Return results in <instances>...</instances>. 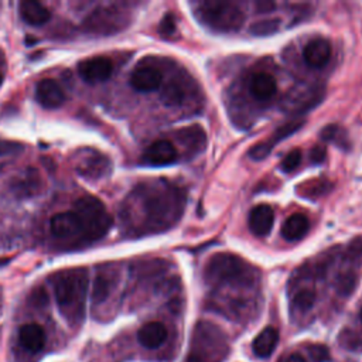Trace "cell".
I'll list each match as a JSON object with an SVG mask.
<instances>
[{"label":"cell","instance_id":"cell-5","mask_svg":"<svg viewBox=\"0 0 362 362\" xmlns=\"http://www.w3.org/2000/svg\"><path fill=\"white\" fill-rule=\"evenodd\" d=\"M197 16L215 31H235L245 20L242 10L231 2L200 3L197 9Z\"/></svg>","mask_w":362,"mask_h":362},{"label":"cell","instance_id":"cell-14","mask_svg":"<svg viewBox=\"0 0 362 362\" xmlns=\"http://www.w3.org/2000/svg\"><path fill=\"white\" fill-rule=\"evenodd\" d=\"M20 344L30 352H40L46 345V333L43 327L35 323L24 324L19 332Z\"/></svg>","mask_w":362,"mask_h":362},{"label":"cell","instance_id":"cell-13","mask_svg":"<svg viewBox=\"0 0 362 362\" xmlns=\"http://www.w3.org/2000/svg\"><path fill=\"white\" fill-rule=\"evenodd\" d=\"M51 233L57 238H69L78 233L80 229V221L74 211L71 212H60L51 218L50 222Z\"/></svg>","mask_w":362,"mask_h":362},{"label":"cell","instance_id":"cell-24","mask_svg":"<svg viewBox=\"0 0 362 362\" xmlns=\"http://www.w3.org/2000/svg\"><path fill=\"white\" fill-rule=\"evenodd\" d=\"M108 293H109V283L108 280H105L102 276H98L95 286H93V293H92V298L95 303H101L108 298Z\"/></svg>","mask_w":362,"mask_h":362},{"label":"cell","instance_id":"cell-22","mask_svg":"<svg viewBox=\"0 0 362 362\" xmlns=\"http://www.w3.org/2000/svg\"><path fill=\"white\" fill-rule=\"evenodd\" d=\"M161 100L166 105H172V107L179 105L183 101V91L179 85L169 84L161 93Z\"/></svg>","mask_w":362,"mask_h":362},{"label":"cell","instance_id":"cell-30","mask_svg":"<svg viewBox=\"0 0 362 362\" xmlns=\"http://www.w3.org/2000/svg\"><path fill=\"white\" fill-rule=\"evenodd\" d=\"M185 362H204V361L201 359V356H200L199 354H194V352H191V354H188V356H187Z\"/></svg>","mask_w":362,"mask_h":362},{"label":"cell","instance_id":"cell-17","mask_svg":"<svg viewBox=\"0 0 362 362\" xmlns=\"http://www.w3.org/2000/svg\"><path fill=\"white\" fill-rule=\"evenodd\" d=\"M310 229V221L302 214H294L289 217L282 226V237L286 241H299Z\"/></svg>","mask_w":362,"mask_h":362},{"label":"cell","instance_id":"cell-6","mask_svg":"<svg viewBox=\"0 0 362 362\" xmlns=\"http://www.w3.org/2000/svg\"><path fill=\"white\" fill-rule=\"evenodd\" d=\"M112 61L105 57L87 58L78 64V74L84 81L91 84L107 81L112 75Z\"/></svg>","mask_w":362,"mask_h":362},{"label":"cell","instance_id":"cell-32","mask_svg":"<svg viewBox=\"0 0 362 362\" xmlns=\"http://www.w3.org/2000/svg\"><path fill=\"white\" fill-rule=\"evenodd\" d=\"M361 321H362V310H361Z\"/></svg>","mask_w":362,"mask_h":362},{"label":"cell","instance_id":"cell-21","mask_svg":"<svg viewBox=\"0 0 362 362\" xmlns=\"http://www.w3.org/2000/svg\"><path fill=\"white\" fill-rule=\"evenodd\" d=\"M302 126H303V122H290V123L283 125L282 127H279V129L275 132L272 141H271V142H266L268 146L273 149L276 143H279V142H282L283 139H286V138H289L290 135H293L294 132H298Z\"/></svg>","mask_w":362,"mask_h":362},{"label":"cell","instance_id":"cell-20","mask_svg":"<svg viewBox=\"0 0 362 362\" xmlns=\"http://www.w3.org/2000/svg\"><path fill=\"white\" fill-rule=\"evenodd\" d=\"M280 20L279 19H266V20H260L251 27V33L253 36H271L275 35V33L279 30Z\"/></svg>","mask_w":362,"mask_h":362},{"label":"cell","instance_id":"cell-2","mask_svg":"<svg viewBox=\"0 0 362 362\" xmlns=\"http://www.w3.org/2000/svg\"><path fill=\"white\" fill-rule=\"evenodd\" d=\"M145 207H146V222L153 229H166L174 225L184 210V194L176 187L163 184L146 191Z\"/></svg>","mask_w":362,"mask_h":362},{"label":"cell","instance_id":"cell-26","mask_svg":"<svg viewBox=\"0 0 362 362\" xmlns=\"http://www.w3.org/2000/svg\"><path fill=\"white\" fill-rule=\"evenodd\" d=\"M309 352H310V356L314 362H328L332 359L330 350H328L325 345H320V344L311 345L309 348Z\"/></svg>","mask_w":362,"mask_h":362},{"label":"cell","instance_id":"cell-12","mask_svg":"<svg viewBox=\"0 0 362 362\" xmlns=\"http://www.w3.org/2000/svg\"><path fill=\"white\" fill-rule=\"evenodd\" d=\"M249 92L257 101H269L278 92L276 80L266 73H257L249 81Z\"/></svg>","mask_w":362,"mask_h":362},{"label":"cell","instance_id":"cell-16","mask_svg":"<svg viewBox=\"0 0 362 362\" xmlns=\"http://www.w3.org/2000/svg\"><path fill=\"white\" fill-rule=\"evenodd\" d=\"M19 12L20 17L31 26H42L47 23L51 17L50 10L43 6L39 2H33V0H26V2H21L19 5Z\"/></svg>","mask_w":362,"mask_h":362},{"label":"cell","instance_id":"cell-4","mask_svg":"<svg viewBox=\"0 0 362 362\" xmlns=\"http://www.w3.org/2000/svg\"><path fill=\"white\" fill-rule=\"evenodd\" d=\"M74 212L78 217L82 235L91 241L104 238L112 226V218L104 203L95 197H82L77 201Z\"/></svg>","mask_w":362,"mask_h":362},{"label":"cell","instance_id":"cell-28","mask_svg":"<svg viewBox=\"0 0 362 362\" xmlns=\"http://www.w3.org/2000/svg\"><path fill=\"white\" fill-rule=\"evenodd\" d=\"M280 362H307V361L300 354H291V355H287V356L282 358Z\"/></svg>","mask_w":362,"mask_h":362},{"label":"cell","instance_id":"cell-1","mask_svg":"<svg viewBox=\"0 0 362 362\" xmlns=\"http://www.w3.org/2000/svg\"><path fill=\"white\" fill-rule=\"evenodd\" d=\"M54 291L58 307L70 324L84 318L88 293V275L85 269L64 271L55 276Z\"/></svg>","mask_w":362,"mask_h":362},{"label":"cell","instance_id":"cell-3","mask_svg":"<svg viewBox=\"0 0 362 362\" xmlns=\"http://www.w3.org/2000/svg\"><path fill=\"white\" fill-rule=\"evenodd\" d=\"M256 271L242 257L234 253H217L206 265L204 276L212 284H251Z\"/></svg>","mask_w":362,"mask_h":362},{"label":"cell","instance_id":"cell-9","mask_svg":"<svg viewBox=\"0 0 362 362\" xmlns=\"http://www.w3.org/2000/svg\"><path fill=\"white\" fill-rule=\"evenodd\" d=\"M248 222H249L251 231L256 237H266V235L271 234L272 228H273L275 212H273L272 207H269L266 204L256 206L249 212Z\"/></svg>","mask_w":362,"mask_h":362},{"label":"cell","instance_id":"cell-23","mask_svg":"<svg viewBox=\"0 0 362 362\" xmlns=\"http://www.w3.org/2000/svg\"><path fill=\"white\" fill-rule=\"evenodd\" d=\"M321 139L325 141V142H333V143H337V145L341 146L340 139H343L345 142L347 141V135L344 134V130L340 126L330 125V126H327L321 132Z\"/></svg>","mask_w":362,"mask_h":362},{"label":"cell","instance_id":"cell-7","mask_svg":"<svg viewBox=\"0 0 362 362\" xmlns=\"http://www.w3.org/2000/svg\"><path fill=\"white\" fill-rule=\"evenodd\" d=\"M177 149L172 142L157 141L147 147L143 154V161L149 166H169L177 161Z\"/></svg>","mask_w":362,"mask_h":362},{"label":"cell","instance_id":"cell-15","mask_svg":"<svg viewBox=\"0 0 362 362\" xmlns=\"http://www.w3.org/2000/svg\"><path fill=\"white\" fill-rule=\"evenodd\" d=\"M138 340L145 348H159L168 340V328L159 321H150L141 328L138 333Z\"/></svg>","mask_w":362,"mask_h":362},{"label":"cell","instance_id":"cell-29","mask_svg":"<svg viewBox=\"0 0 362 362\" xmlns=\"http://www.w3.org/2000/svg\"><path fill=\"white\" fill-rule=\"evenodd\" d=\"M256 8H257V12H259V13H266V12H269L271 9H273L275 5H273V3H263V2H259V3H256Z\"/></svg>","mask_w":362,"mask_h":362},{"label":"cell","instance_id":"cell-8","mask_svg":"<svg viewBox=\"0 0 362 362\" xmlns=\"http://www.w3.org/2000/svg\"><path fill=\"white\" fill-rule=\"evenodd\" d=\"M163 74L156 67L143 65L130 75V85L141 92H152L161 87Z\"/></svg>","mask_w":362,"mask_h":362},{"label":"cell","instance_id":"cell-27","mask_svg":"<svg viewBox=\"0 0 362 362\" xmlns=\"http://www.w3.org/2000/svg\"><path fill=\"white\" fill-rule=\"evenodd\" d=\"M310 159H311V163L313 164H320L324 161L325 159V147L323 146H316L310 154Z\"/></svg>","mask_w":362,"mask_h":362},{"label":"cell","instance_id":"cell-11","mask_svg":"<svg viewBox=\"0 0 362 362\" xmlns=\"http://www.w3.org/2000/svg\"><path fill=\"white\" fill-rule=\"evenodd\" d=\"M303 58L309 67L323 69L332 58V46L324 39H314L306 46Z\"/></svg>","mask_w":362,"mask_h":362},{"label":"cell","instance_id":"cell-18","mask_svg":"<svg viewBox=\"0 0 362 362\" xmlns=\"http://www.w3.org/2000/svg\"><path fill=\"white\" fill-rule=\"evenodd\" d=\"M278 343H279L278 330L273 327H268L265 330H262L259 336L255 338L253 352L260 358H266L275 351Z\"/></svg>","mask_w":362,"mask_h":362},{"label":"cell","instance_id":"cell-31","mask_svg":"<svg viewBox=\"0 0 362 362\" xmlns=\"http://www.w3.org/2000/svg\"><path fill=\"white\" fill-rule=\"evenodd\" d=\"M2 84H3V77H2V74H0V85Z\"/></svg>","mask_w":362,"mask_h":362},{"label":"cell","instance_id":"cell-10","mask_svg":"<svg viewBox=\"0 0 362 362\" xmlns=\"http://www.w3.org/2000/svg\"><path fill=\"white\" fill-rule=\"evenodd\" d=\"M36 98L44 108L55 109L64 104L65 93L54 80L46 78L36 85Z\"/></svg>","mask_w":362,"mask_h":362},{"label":"cell","instance_id":"cell-25","mask_svg":"<svg viewBox=\"0 0 362 362\" xmlns=\"http://www.w3.org/2000/svg\"><path fill=\"white\" fill-rule=\"evenodd\" d=\"M300 161H302V152L299 149H294L282 161V169L283 172H291L299 166Z\"/></svg>","mask_w":362,"mask_h":362},{"label":"cell","instance_id":"cell-19","mask_svg":"<svg viewBox=\"0 0 362 362\" xmlns=\"http://www.w3.org/2000/svg\"><path fill=\"white\" fill-rule=\"evenodd\" d=\"M316 293L311 289H302L294 294L293 307L299 311H307L314 306Z\"/></svg>","mask_w":362,"mask_h":362}]
</instances>
